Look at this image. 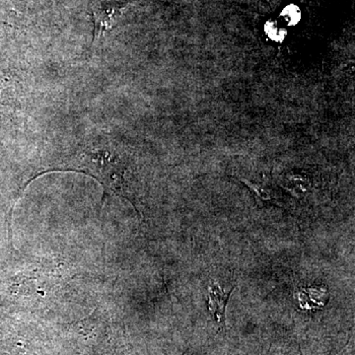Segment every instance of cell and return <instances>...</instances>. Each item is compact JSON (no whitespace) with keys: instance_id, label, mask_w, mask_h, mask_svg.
Returning a JSON list of instances; mask_svg holds the SVG:
<instances>
[{"instance_id":"1","label":"cell","mask_w":355,"mask_h":355,"mask_svg":"<svg viewBox=\"0 0 355 355\" xmlns=\"http://www.w3.org/2000/svg\"><path fill=\"white\" fill-rule=\"evenodd\" d=\"M58 171H73L83 173L94 178L104 189V197L111 195L119 196L132 202V195L127 180V167L120 154L109 144H92L84 147Z\"/></svg>"},{"instance_id":"2","label":"cell","mask_w":355,"mask_h":355,"mask_svg":"<svg viewBox=\"0 0 355 355\" xmlns=\"http://www.w3.org/2000/svg\"><path fill=\"white\" fill-rule=\"evenodd\" d=\"M128 6L130 4L114 0H98L93 4L91 16L94 23V34L91 46L118 24Z\"/></svg>"},{"instance_id":"3","label":"cell","mask_w":355,"mask_h":355,"mask_svg":"<svg viewBox=\"0 0 355 355\" xmlns=\"http://www.w3.org/2000/svg\"><path fill=\"white\" fill-rule=\"evenodd\" d=\"M231 292L232 289L227 292L219 286H210L209 288V308L218 323H223L225 320L226 306Z\"/></svg>"}]
</instances>
